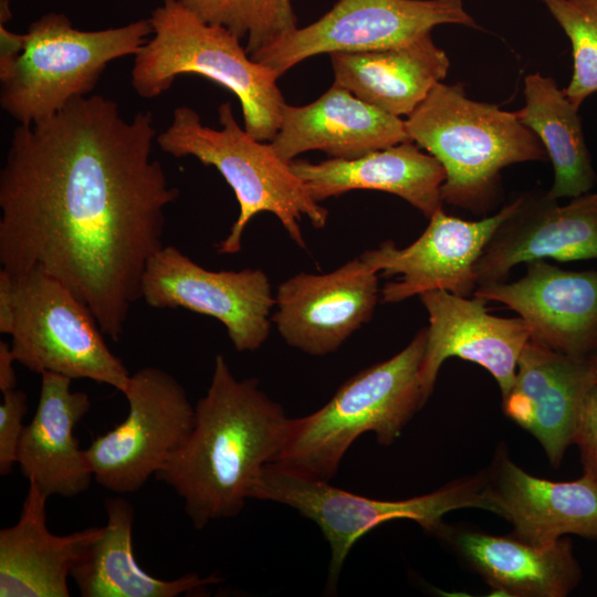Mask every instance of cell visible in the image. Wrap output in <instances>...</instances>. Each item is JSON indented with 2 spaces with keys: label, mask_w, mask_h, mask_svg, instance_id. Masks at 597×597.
<instances>
[{
  "label": "cell",
  "mask_w": 597,
  "mask_h": 597,
  "mask_svg": "<svg viewBox=\"0 0 597 597\" xmlns=\"http://www.w3.org/2000/svg\"><path fill=\"white\" fill-rule=\"evenodd\" d=\"M15 357L11 344L0 341V390L1 392L17 387V375L13 367Z\"/></svg>",
  "instance_id": "34"
},
{
  "label": "cell",
  "mask_w": 597,
  "mask_h": 597,
  "mask_svg": "<svg viewBox=\"0 0 597 597\" xmlns=\"http://www.w3.org/2000/svg\"><path fill=\"white\" fill-rule=\"evenodd\" d=\"M406 142L410 139L404 119L333 83L307 105L285 104L271 144L283 160L291 163L310 150L353 159Z\"/></svg>",
  "instance_id": "21"
},
{
  "label": "cell",
  "mask_w": 597,
  "mask_h": 597,
  "mask_svg": "<svg viewBox=\"0 0 597 597\" xmlns=\"http://www.w3.org/2000/svg\"><path fill=\"white\" fill-rule=\"evenodd\" d=\"M593 368L597 378V353L590 357Z\"/></svg>",
  "instance_id": "35"
},
{
  "label": "cell",
  "mask_w": 597,
  "mask_h": 597,
  "mask_svg": "<svg viewBox=\"0 0 597 597\" xmlns=\"http://www.w3.org/2000/svg\"><path fill=\"white\" fill-rule=\"evenodd\" d=\"M150 34L149 19L84 31L63 13H45L30 24L22 54L0 75V105L22 125L52 117L87 96L109 62L135 56Z\"/></svg>",
  "instance_id": "7"
},
{
  "label": "cell",
  "mask_w": 597,
  "mask_h": 597,
  "mask_svg": "<svg viewBox=\"0 0 597 597\" xmlns=\"http://www.w3.org/2000/svg\"><path fill=\"white\" fill-rule=\"evenodd\" d=\"M142 298L154 308H185L218 320L238 352L263 345L275 306L262 270L210 271L174 245H164L148 261Z\"/></svg>",
  "instance_id": "12"
},
{
  "label": "cell",
  "mask_w": 597,
  "mask_h": 597,
  "mask_svg": "<svg viewBox=\"0 0 597 597\" xmlns=\"http://www.w3.org/2000/svg\"><path fill=\"white\" fill-rule=\"evenodd\" d=\"M157 135L151 113L128 119L113 100L87 95L19 124L0 171L1 266L54 276L114 342L179 196L151 157Z\"/></svg>",
  "instance_id": "1"
},
{
  "label": "cell",
  "mask_w": 597,
  "mask_h": 597,
  "mask_svg": "<svg viewBox=\"0 0 597 597\" xmlns=\"http://www.w3.org/2000/svg\"><path fill=\"white\" fill-rule=\"evenodd\" d=\"M379 298L378 272L357 256L328 273L283 281L271 318L287 345L324 356L370 321Z\"/></svg>",
  "instance_id": "14"
},
{
  "label": "cell",
  "mask_w": 597,
  "mask_h": 597,
  "mask_svg": "<svg viewBox=\"0 0 597 597\" xmlns=\"http://www.w3.org/2000/svg\"><path fill=\"white\" fill-rule=\"evenodd\" d=\"M473 296L504 304L526 323L531 337L557 352L579 358L597 353V271L535 260L521 279L478 286Z\"/></svg>",
  "instance_id": "15"
},
{
  "label": "cell",
  "mask_w": 597,
  "mask_h": 597,
  "mask_svg": "<svg viewBox=\"0 0 597 597\" xmlns=\"http://www.w3.org/2000/svg\"><path fill=\"white\" fill-rule=\"evenodd\" d=\"M524 106L516 111L520 122L542 143L554 169L546 196L575 198L589 192L597 182L578 108L558 88L553 77L540 72L524 78Z\"/></svg>",
  "instance_id": "27"
},
{
  "label": "cell",
  "mask_w": 597,
  "mask_h": 597,
  "mask_svg": "<svg viewBox=\"0 0 597 597\" xmlns=\"http://www.w3.org/2000/svg\"><path fill=\"white\" fill-rule=\"evenodd\" d=\"M48 499L29 483L18 522L0 530V597H69L72 568L102 531L51 533Z\"/></svg>",
  "instance_id": "24"
},
{
  "label": "cell",
  "mask_w": 597,
  "mask_h": 597,
  "mask_svg": "<svg viewBox=\"0 0 597 597\" xmlns=\"http://www.w3.org/2000/svg\"><path fill=\"white\" fill-rule=\"evenodd\" d=\"M405 127L410 142L442 165V202L476 214L499 202L503 168L548 158L515 112L469 98L462 83H438Z\"/></svg>",
  "instance_id": "3"
},
{
  "label": "cell",
  "mask_w": 597,
  "mask_h": 597,
  "mask_svg": "<svg viewBox=\"0 0 597 597\" xmlns=\"http://www.w3.org/2000/svg\"><path fill=\"white\" fill-rule=\"evenodd\" d=\"M291 168L317 202L366 189L396 195L428 219L442 208L446 171L436 157L412 142L353 159L329 158L317 164L292 160Z\"/></svg>",
  "instance_id": "23"
},
{
  "label": "cell",
  "mask_w": 597,
  "mask_h": 597,
  "mask_svg": "<svg viewBox=\"0 0 597 597\" xmlns=\"http://www.w3.org/2000/svg\"><path fill=\"white\" fill-rule=\"evenodd\" d=\"M71 381L59 374H41L38 406L19 444L21 472L48 498L80 495L94 480L74 436L92 404L86 392L71 391Z\"/></svg>",
  "instance_id": "22"
},
{
  "label": "cell",
  "mask_w": 597,
  "mask_h": 597,
  "mask_svg": "<svg viewBox=\"0 0 597 597\" xmlns=\"http://www.w3.org/2000/svg\"><path fill=\"white\" fill-rule=\"evenodd\" d=\"M429 320L420 378L429 399L439 370L449 357L479 364L496 380L502 398L510 391L520 355L531 337L519 316L503 318L488 313L486 301L449 291H428L419 295Z\"/></svg>",
  "instance_id": "17"
},
{
  "label": "cell",
  "mask_w": 597,
  "mask_h": 597,
  "mask_svg": "<svg viewBox=\"0 0 597 597\" xmlns=\"http://www.w3.org/2000/svg\"><path fill=\"white\" fill-rule=\"evenodd\" d=\"M426 342L423 327L398 354L347 379L318 410L291 418L274 463L329 482L363 433L373 432L383 446L394 443L428 400L420 378Z\"/></svg>",
  "instance_id": "4"
},
{
  "label": "cell",
  "mask_w": 597,
  "mask_h": 597,
  "mask_svg": "<svg viewBox=\"0 0 597 597\" xmlns=\"http://www.w3.org/2000/svg\"><path fill=\"white\" fill-rule=\"evenodd\" d=\"M597 381L590 358L557 352L530 337L503 399V411L542 446L558 468L574 434L585 398Z\"/></svg>",
  "instance_id": "19"
},
{
  "label": "cell",
  "mask_w": 597,
  "mask_h": 597,
  "mask_svg": "<svg viewBox=\"0 0 597 597\" xmlns=\"http://www.w3.org/2000/svg\"><path fill=\"white\" fill-rule=\"evenodd\" d=\"M492 595L566 597L580 583L582 567L567 538L537 547L513 535L496 536L444 522L434 533Z\"/></svg>",
  "instance_id": "20"
},
{
  "label": "cell",
  "mask_w": 597,
  "mask_h": 597,
  "mask_svg": "<svg viewBox=\"0 0 597 597\" xmlns=\"http://www.w3.org/2000/svg\"><path fill=\"white\" fill-rule=\"evenodd\" d=\"M492 513L509 521L513 536L546 547L565 535L597 541V484L586 473L555 482L519 467L500 444L484 470Z\"/></svg>",
  "instance_id": "18"
},
{
  "label": "cell",
  "mask_w": 597,
  "mask_h": 597,
  "mask_svg": "<svg viewBox=\"0 0 597 597\" xmlns=\"http://www.w3.org/2000/svg\"><path fill=\"white\" fill-rule=\"evenodd\" d=\"M0 404V474H9L18 463V450L25 425L28 397L17 388L2 392Z\"/></svg>",
  "instance_id": "30"
},
{
  "label": "cell",
  "mask_w": 597,
  "mask_h": 597,
  "mask_svg": "<svg viewBox=\"0 0 597 597\" xmlns=\"http://www.w3.org/2000/svg\"><path fill=\"white\" fill-rule=\"evenodd\" d=\"M149 21L153 36L135 55L132 70V86L139 96H159L179 75H200L238 96L244 129L252 137H275L286 104L279 77L251 57L240 38L203 21L180 0H163Z\"/></svg>",
  "instance_id": "5"
},
{
  "label": "cell",
  "mask_w": 597,
  "mask_h": 597,
  "mask_svg": "<svg viewBox=\"0 0 597 597\" xmlns=\"http://www.w3.org/2000/svg\"><path fill=\"white\" fill-rule=\"evenodd\" d=\"M251 499L289 505L315 522L329 549L327 591H335L354 544L378 525L410 520L434 534L451 511L474 507L492 512L485 494L484 470L455 479L428 494L405 500H376L347 492L328 481L308 478L277 463L266 464Z\"/></svg>",
  "instance_id": "8"
},
{
  "label": "cell",
  "mask_w": 597,
  "mask_h": 597,
  "mask_svg": "<svg viewBox=\"0 0 597 597\" xmlns=\"http://www.w3.org/2000/svg\"><path fill=\"white\" fill-rule=\"evenodd\" d=\"M106 524L71 572L83 597H177L200 595L221 579L188 573L160 579L145 572L133 551V505L122 496L105 501Z\"/></svg>",
  "instance_id": "26"
},
{
  "label": "cell",
  "mask_w": 597,
  "mask_h": 597,
  "mask_svg": "<svg viewBox=\"0 0 597 597\" xmlns=\"http://www.w3.org/2000/svg\"><path fill=\"white\" fill-rule=\"evenodd\" d=\"M203 21L247 38V52L263 49L297 28L294 0H180Z\"/></svg>",
  "instance_id": "28"
},
{
  "label": "cell",
  "mask_w": 597,
  "mask_h": 597,
  "mask_svg": "<svg viewBox=\"0 0 597 597\" xmlns=\"http://www.w3.org/2000/svg\"><path fill=\"white\" fill-rule=\"evenodd\" d=\"M123 395L126 418L84 450L93 479L116 494L136 492L156 476L186 441L195 420L185 388L161 368L135 371Z\"/></svg>",
  "instance_id": "10"
},
{
  "label": "cell",
  "mask_w": 597,
  "mask_h": 597,
  "mask_svg": "<svg viewBox=\"0 0 597 597\" xmlns=\"http://www.w3.org/2000/svg\"><path fill=\"white\" fill-rule=\"evenodd\" d=\"M573 444L579 450L583 473L597 484V381L585 398Z\"/></svg>",
  "instance_id": "31"
},
{
  "label": "cell",
  "mask_w": 597,
  "mask_h": 597,
  "mask_svg": "<svg viewBox=\"0 0 597 597\" xmlns=\"http://www.w3.org/2000/svg\"><path fill=\"white\" fill-rule=\"evenodd\" d=\"M11 348L33 373L90 379L125 391L130 374L112 353L90 307L40 268L14 275Z\"/></svg>",
  "instance_id": "9"
},
{
  "label": "cell",
  "mask_w": 597,
  "mask_h": 597,
  "mask_svg": "<svg viewBox=\"0 0 597 597\" xmlns=\"http://www.w3.org/2000/svg\"><path fill=\"white\" fill-rule=\"evenodd\" d=\"M572 44L573 74L564 88L579 109L597 92V0H542Z\"/></svg>",
  "instance_id": "29"
},
{
  "label": "cell",
  "mask_w": 597,
  "mask_h": 597,
  "mask_svg": "<svg viewBox=\"0 0 597 597\" xmlns=\"http://www.w3.org/2000/svg\"><path fill=\"white\" fill-rule=\"evenodd\" d=\"M290 419L255 378H235L219 354L188 438L156 478L184 500L196 530L234 517L251 499L263 468L276 460Z\"/></svg>",
  "instance_id": "2"
},
{
  "label": "cell",
  "mask_w": 597,
  "mask_h": 597,
  "mask_svg": "<svg viewBox=\"0 0 597 597\" xmlns=\"http://www.w3.org/2000/svg\"><path fill=\"white\" fill-rule=\"evenodd\" d=\"M329 55L335 84L398 117L409 116L450 67L431 33L398 46Z\"/></svg>",
  "instance_id": "25"
},
{
  "label": "cell",
  "mask_w": 597,
  "mask_h": 597,
  "mask_svg": "<svg viewBox=\"0 0 597 597\" xmlns=\"http://www.w3.org/2000/svg\"><path fill=\"white\" fill-rule=\"evenodd\" d=\"M220 129L202 124L191 107L172 112L168 127L157 135L159 148L174 156H192L213 166L232 188L239 202V216L229 234L217 245L219 254H235L242 248V235L249 221L260 212L273 213L289 237L306 249L301 220L326 226L328 211L315 201L304 182L283 160L272 144L252 137L235 121L230 103L218 108Z\"/></svg>",
  "instance_id": "6"
},
{
  "label": "cell",
  "mask_w": 597,
  "mask_h": 597,
  "mask_svg": "<svg viewBox=\"0 0 597 597\" xmlns=\"http://www.w3.org/2000/svg\"><path fill=\"white\" fill-rule=\"evenodd\" d=\"M15 315L14 275L0 270V333L11 335Z\"/></svg>",
  "instance_id": "33"
},
{
  "label": "cell",
  "mask_w": 597,
  "mask_h": 597,
  "mask_svg": "<svg viewBox=\"0 0 597 597\" xmlns=\"http://www.w3.org/2000/svg\"><path fill=\"white\" fill-rule=\"evenodd\" d=\"M11 18L9 0H0V75L14 65L25 45V33H14L7 28Z\"/></svg>",
  "instance_id": "32"
},
{
  "label": "cell",
  "mask_w": 597,
  "mask_h": 597,
  "mask_svg": "<svg viewBox=\"0 0 597 597\" xmlns=\"http://www.w3.org/2000/svg\"><path fill=\"white\" fill-rule=\"evenodd\" d=\"M597 259V192L564 206L546 193H523L475 264L476 287L506 281L521 263Z\"/></svg>",
  "instance_id": "16"
},
{
  "label": "cell",
  "mask_w": 597,
  "mask_h": 597,
  "mask_svg": "<svg viewBox=\"0 0 597 597\" xmlns=\"http://www.w3.org/2000/svg\"><path fill=\"white\" fill-rule=\"evenodd\" d=\"M441 24L479 28L463 0H338L315 22L296 28L251 57L280 77L313 55L398 46Z\"/></svg>",
  "instance_id": "11"
},
{
  "label": "cell",
  "mask_w": 597,
  "mask_h": 597,
  "mask_svg": "<svg viewBox=\"0 0 597 597\" xmlns=\"http://www.w3.org/2000/svg\"><path fill=\"white\" fill-rule=\"evenodd\" d=\"M521 196L495 214L468 221L447 214L442 208L430 218L421 235L406 248L386 241L359 256L384 275H398L380 290L384 303H397L428 291L444 290L473 295L475 264L500 224L517 209Z\"/></svg>",
  "instance_id": "13"
}]
</instances>
